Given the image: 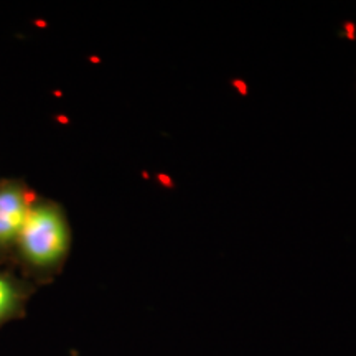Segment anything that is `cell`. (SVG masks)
Instances as JSON below:
<instances>
[{
  "mask_svg": "<svg viewBox=\"0 0 356 356\" xmlns=\"http://www.w3.org/2000/svg\"><path fill=\"white\" fill-rule=\"evenodd\" d=\"M17 243L22 256L35 269H58L71 246V231L63 210L56 203L32 204Z\"/></svg>",
  "mask_w": 356,
  "mask_h": 356,
  "instance_id": "1",
  "label": "cell"
},
{
  "mask_svg": "<svg viewBox=\"0 0 356 356\" xmlns=\"http://www.w3.org/2000/svg\"><path fill=\"white\" fill-rule=\"evenodd\" d=\"M32 204L29 193L20 185L6 184L0 186V249L19 241Z\"/></svg>",
  "mask_w": 356,
  "mask_h": 356,
  "instance_id": "2",
  "label": "cell"
},
{
  "mask_svg": "<svg viewBox=\"0 0 356 356\" xmlns=\"http://www.w3.org/2000/svg\"><path fill=\"white\" fill-rule=\"evenodd\" d=\"M22 293L19 287L6 275L0 274V323L12 318L20 309Z\"/></svg>",
  "mask_w": 356,
  "mask_h": 356,
  "instance_id": "3",
  "label": "cell"
}]
</instances>
